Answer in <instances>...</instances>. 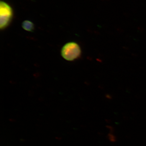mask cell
Here are the masks:
<instances>
[{
  "label": "cell",
  "mask_w": 146,
  "mask_h": 146,
  "mask_svg": "<svg viewBox=\"0 0 146 146\" xmlns=\"http://www.w3.org/2000/svg\"><path fill=\"white\" fill-rule=\"evenodd\" d=\"M81 49L79 45L75 42L66 43L61 49L62 57L68 61H73L80 57Z\"/></svg>",
  "instance_id": "obj_1"
},
{
  "label": "cell",
  "mask_w": 146,
  "mask_h": 146,
  "mask_svg": "<svg viewBox=\"0 0 146 146\" xmlns=\"http://www.w3.org/2000/svg\"><path fill=\"white\" fill-rule=\"evenodd\" d=\"M0 28L2 30L10 24L13 16V9L8 4L1 1L0 3Z\"/></svg>",
  "instance_id": "obj_2"
},
{
  "label": "cell",
  "mask_w": 146,
  "mask_h": 146,
  "mask_svg": "<svg viewBox=\"0 0 146 146\" xmlns=\"http://www.w3.org/2000/svg\"><path fill=\"white\" fill-rule=\"evenodd\" d=\"M22 27L25 30L29 32L33 31L35 29L34 24L31 21L28 20H26L23 22Z\"/></svg>",
  "instance_id": "obj_3"
}]
</instances>
